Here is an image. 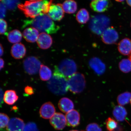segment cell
<instances>
[{
  "instance_id": "obj_41",
  "label": "cell",
  "mask_w": 131,
  "mask_h": 131,
  "mask_svg": "<svg viewBox=\"0 0 131 131\" xmlns=\"http://www.w3.org/2000/svg\"><path fill=\"white\" fill-rule=\"evenodd\" d=\"M129 59H130L131 61V54L130 55H129Z\"/></svg>"
},
{
  "instance_id": "obj_11",
  "label": "cell",
  "mask_w": 131,
  "mask_h": 131,
  "mask_svg": "<svg viewBox=\"0 0 131 131\" xmlns=\"http://www.w3.org/2000/svg\"><path fill=\"white\" fill-rule=\"evenodd\" d=\"M50 124L57 130H62L64 128L67 124L66 118L61 113H56L50 119Z\"/></svg>"
},
{
  "instance_id": "obj_18",
  "label": "cell",
  "mask_w": 131,
  "mask_h": 131,
  "mask_svg": "<svg viewBox=\"0 0 131 131\" xmlns=\"http://www.w3.org/2000/svg\"><path fill=\"white\" fill-rule=\"evenodd\" d=\"M23 35L27 42H34L37 41L39 34L38 31L36 29L30 27L25 29Z\"/></svg>"
},
{
  "instance_id": "obj_33",
  "label": "cell",
  "mask_w": 131,
  "mask_h": 131,
  "mask_svg": "<svg viewBox=\"0 0 131 131\" xmlns=\"http://www.w3.org/2000/svg\"><path fill=\"white\" fill-rule=\"evenodd\" d=\"M86 131H102L99 126L95 123L88 124L86 127Z\"/></svg>"
},
{
  "instance_id": "obj_44",
  "label": "cell",
  "mask_w": 131,
  "mask_h": 131,
  "mask_svg": "<svg viewBox=\"0 0 131 131\" xmlns=\"http://www.w3.org/2000/svg\"></svg>"
},
{
  "instance_id": "obj_6",
  "label": "cell",
  "mask_w": 131,
  "mask_h": 131,
  "mask_svg": "<svg viewBox=\"0 0 131 131\" xmlns=\"http://www.w3.org/2000/svg\"><path fill=\"white\" fill-rule=\"evenodd\" d=\"M77 67L75 62L70 59H66L56 66L55 71L68 78L76 73Z\"/></svg>"
},
{
  "instance_id": "obj_7",
  "label": "cell",
  "mask_w": 131,
  "mask_h": 131,
  "mask_svg": "<svg viewBox=\"0 0 131 131\" xmlns=\"http://www.w3.org/2000/svg\"><path fill=\"white\" fill-rule=\"evenodd\" d=\"M23 65L26 72L29 75H33L38 72L41 64L37 57L31 56L27 57L24 60Z\"/></svg>"
},
{
  "instance_id": "obj_22",
  "label": "cell",
  "mask_w": 131,
  "mask_h": 131,
  "mask_svg": "<svg viewBox=\"0 0 131 131\" xmlns=\"http://www.w3.org/2000/svg\"><path fill=\"white\" fill-rule=\"evenodd\" d=\"M18 99L17 94L14 90H9L6 91L4 94V101L9 105H12Z\"/></svg>"
},
{
  "instance_id": "obj_5",
  "label": "cell",
  "mask_w": 131,
  "mask_h": 131,
  "mask_svg": "<svg viewBox=\"0 0 131 131\" xmlns=\"http://www.w3.org/2000/svg\"><path fill=\"white\" fill-rule=\"evenodd\" d=\"M68 89L74 94L82 92L86 86L84 75L80 73H76L68 78Z\"/></svg>"
},
{
  "instance_id": "obj_32",
  "label": "cell",
  "mask_w": 131,
  "mask_h": 131,
  "mask_svg": "<svg viewBox=\"0 0 131 131\" xmlns=\"http://www.w3.org/2000/svg\"><path fill=\"white\" fill-rule=\"evenodd\" d=\"M23 131H39L36 124L32 122H29L26 124Z\"/></svg>"
},
{
  "instance_id": "obj_19",
  "label": "cell",
  "mask_w": 131,
  "mask_h": 131,
  "mask_svg": "<svg viewBox=\"0 0 131 131\" xmlns=\"http://www.w3.org/2000/svg\"><path fill=\"white\" fill-rule=\"evenodd\" d=\"M119 52L124 55H130L131 54V40L128 38L122 39L118 45Z\"/></svg>"
},
{
  "instance_id": "obj_9",
  "label": "cell",
  "mask_w": 131,
  "mask_h": 131,
  "mask_svg": "<svg viewBox=\"0 0 131 131\" xmlns=\"http://www.w3.org/2000/svg\"><path fill=\"white\" fill-rule=\"evenodd\" d=\"M48 15L53 20H61L64 15V12L62 7V4H52L50 6Z\"/></svg>"
},
{
  "instance_id": "obj_38",
  "label": "cell",
  "mask_w": 131,
  "mask_h": 131,
  "mask_svg": "<svg viewBox=\"0 0 131 131\" xmlns=\"http://www.w3.org/2000/svg\"><path fill=\"white\" fill-rule=\"evenodd\" d=\"M0 62H1V67H0V69L1 70L2 69L4 68V60L1 58V60H0Z\"/></svg>"
},
{
  "instance_id": "obj_12",
  "label": "cell",
  "mask_w": 131,
  "mask_h": 131,
  "mask_svg": "<svg viewBox=\"0 0 131 131\" xmlns=\"http://www.w3.org/2000/svg\"><path fill=\"white\" fill-rule=\"evenodd\" d=\"M55 108L50 102L45 103L41 106L40 114L41 117L45 119H50L55 113Z\"/></svg>"
},
{
  "instance_id": "obj_26",
  "label": "cell",
  "mask_w": 131,
  "mask_h": 131,
  "mask_svg": "<svg viewBox=\"0 0 131 131\" xmlns=\"http://www.w3.org/2000/svg\"><path fill=\"white\" fill-rule=\"evenodd\" d=\"M39 74L41 79L42 81H48L50 80L51 78V70L47 66L41 65L40 70H39Z\"/></svg>"
},
{
  "instance_id": "obj_29",
  "label": "cell",
  "mask_w": 131,
  "mask_h": 131,
  "mask_svg": "<svg viewBox=\"0 0 131 131\" xmlns=\"http://www.w3.org/2000/svg\"><path fill=\"white\" fill-rule=\"evenodd\" d=\"M106 129L108 131H114L117 127V122L110 117L106 119Z\"/></svg>"
},
{
  "instance_id": "obj_30",
  "label": "cell",
  "mask_w": 131,
  "mask_h": 131,
  "mask_svg": "<svg viewBox=\"0 0 131 131\" xmlns=\"http://www.w3.org/2000/svg\"><path fill=\"white\" fill-rule=\"evenodd\" d=\"M0 118H1V128H4L7 125L9 121V117L6 114L1 113L0 114Z\"/></svg>"
},
{
  "instance_id": "obj_42",
  "label": "cell",
  "mask_w": 131,
  "mask_h": 131,
  "mask_svg": "<svg viewBox=\"0 0 131 131\" xmlns=\"http://www.w3.org/2000/svg\"><path fill=\"white\" fill-rule=\"evenodd\" d=\"M70 131H78V130H70Z\"/></svg>"
},
{
  "instance_id": "obj_3",
  "label": "cell",
  "mask_w": 131,
  "mask_h": 131,
  "mask_svg": "<svg viewBox=\"0 0 131 131\" xmlns=\"http://www.w3.org/2000/svg\"><path fill=\"white\" fill-rule=\"evenodd\" d=\"M47 86L54 94L57 95H64L69 90L68 79L54 70L53 76L47 83Z\"/></svg>"
},
{
  "instance_id": "obj_36",
  "label": "cell",
  "mask_w": 131,
  "mask_h": 131,
  "mask_svg": "<svg viewBox=\"0 0 131 131\" xmlns=\"http://www.w3.org/2000/svg\"><path fill=\"white\" fill-rule=\"evenodd\" d=\"M24 92L28 95H32L34 94V91L32 87L27 86L24 89Z\"/></svg>"
},
{
  "instance_id": "obj_2",
  "label": "cell",
  "mask_w": 131,
  "mask_h": 131,
  "mask_svg": "<svg viewBox=\"0 0 131 131\" xmlns=\"http://www.w3.org/2000/svg\"><path fill=\"white\" fill-rule=\"evenodd\" d=\"M27 26L34 28L38 31L50 34L55 33L59 28L48 15L44 14L31 20H25L24 27Z\"/></svg>"
},
{
  "instance_id": "obj_25",
  "label": "cell",
  "mask_w": 131,
  "mask_h": 131,
  "mask_svg": "<svg viewBox=\"0 0 131 131\" xmlns=\"http://www.w3.org/2000/svg\"><path fill=\"white\" fill-rule=\"evenodd\" d=\"M22 35L19 30L15 29L9 32L7 34L8 40L11 43H17L22 40Z\"/></svg>"
},
{
  "instance_id": "obj_14",
  "label": "cell",
  "mask_w": 131,
  "mask_h": 131,
  "mask_svg": "<svg viewBox=\"0 0 131 131\" xmlns=\"http://www.w3.org/2000/svg\"><path fill=\"white\" fill-rule=\"evenodd\" d=\"M66 118L67 125L69 126L74 127L79 125L80 116L78 111L73 110L66 114Z\"/></svg>"
},
{
  "instance_id": "obj_21",
  "label": "cell",
  "mask_w": 131,
  "mask_h": 131,
  "mask_svg": "<svg viewBox=\"0 0 131 131\" xmlns=\"http://www.w3.org/2000/svg\"><path fill=\"white\" fill-rule=\"evenodd\" d=\"M114 117L119 122H122L124 120L127 115V112L125 108L122 106L118 105L114 108L113 111Z\"/></svg>"
},
{
  "instance_id": "obj_28",
  "label": "cell",
  "mask_w": 131,
  "mask_h": 131,
  "mask_svg": "<svg viewBox=\"0 0 131 131\" xmlns=\"http://www.w3.org/2000/svg\"><path fill=\"white\" fill-rule=\"evenodd\" d=\"M119 69L123 73H127L131 71V61L129 59H123L119 62Z\"/></svg>"
},
{
  "instance_id": "obj_27",
  "label": "cell",
  "mask_w": 131,
  "mask_h": 131,
  "mask_svg": "<svg viewBox=\"0 0 131 131\" xmlns=\"http://www.w3.org/2000/svg\"><path fill=\"white\" fill-rule=\"evenodd\" d=\"M131 98V93L126 92L122 93L118 96L117 102L119 105H125L130 102Z\"/></svg>"
},
{
  "instance_id": "obj_20",
  "label": "cell",
  "mask_w": 131,
  "mask_h": 131,
  "mask_svg": "<svg viewBox=\"0 0 131 131\" xmlns=\"http://www.w3.org/2000/svg\"><path fill=\"white\" fill-rule=\"evenodd\" d=\"M58 106L60 111L66 114L73 110L74 108L73 101L67 97L61 98L59 101Z\"/></svg>"
},
{
  "instance_id": "obj_35",
  "label": "cell",
  "mask_w": 131,
  "mask_h": 131,
  "mask_svg": "<svg viewBox=\"0 0 131 131\" xmlns=\"http://www.w3.org/2000/svg\"><path fill=\"white\" fill-rule=\"evenodd\" d=\"M6 7L5 5L1 2V18L3 19L5 15Z\"/></svg>"
},
{
  "instance_id": "obj_34",
  "label": "cell",
  "mask_w": 131,
  "mask_h": 131,
  "mask_svg": "<svg viewBox=\"0 0 131 131\" xmlns=\"http://www.w3.org/2000/svg\"><path fill=\"white\" fill-rule=\"evenodd\" d=\"M1 29H0V34H4L6 31L7 28V24L6 21L3 19H1Z\"/></svg>"
},
{
  "instance_id": "obj_43",
  "label": "cell",
  "mask_w": 131,
  "mask_h": 131,
  "mask_svg": "<svg viewBox=\"0 0 131 131\" xmlns=\"http://www.w3.org/2000/svg\"><path fill=\"white\" fill-rule=\"evenodd\" d=\"M130 104H131V99H130Z\"/></svg>"
},
{
  "instance_id": "obj_24",
  "label": "cell",
  "mask_w": 131,
  "mask_h": 131,
  "mask_svg": "<svg viewBox=\"0 0 131 131\" xmlns=\"http://www.w3.org/2000/svg\"><path fill=\"white\" fill-rule=\"evenodd\" d=\"M90 17L89 12L84 8L80 9L76 14V20L80 24L86 23L89 21Z\"/></svg>"
},
{
  "instance_id": "obj_13",
  "label": "cell",
  "mask_w": 131,
  "mask_h": 131,
  "mask_svg": "<svg viewBox=\"0 0 131 131\" xmlns=\"http://www.w3.org/2000/svg\"><path fill=\"white\" fill-rule=\"evenodd\" d=\"M89 63L90 67L98 75H102L105 71V64L97 57H94L91 58Z\"/></svg>"
},
{
  "instance_id": "obj_8",
  "label": "cell",
  "mask_w": 131,
  "mask_h": 131,
  "mask_svg": "<svg viewBox=\"0 0 131 131\" xmlns=\"http://www.w3.org/2000/svg\"><path fill=\"white\" fill-rule=\"evenodd\" d=\"M102 41L106 45L115 43L119 38L118 34L114 27H109L101 35Z\"/></svg>"
},
{
  "instance_id": "obj_15",
  "label": "cell",
  "mask_w": 131,
  "mask_h": 131,
  "mask_svg": "<svg viewBox=\"0 0 131 131\" xmlns=\"http://www.w3.org/2000/svg\"><path fill=\"white\" fill-rule=\"evenodd\" d=\"M25 124L22 119L19 118L15 117L10 120L7 127V131H23Z\"/></svg>"
},
{
  "instance_id": "obj_37",
  "label": "cell",
  "mask_w": 131,
  "mask_h": 131,
  "mask_svg": "<svg viewBox=\"0 0 131 131\" xmlns=\"http://www.w3.org/2000/svg\"><path fill=\"white\" fill-rule=\"evenodd\" d=\"M4 92L1 88V99H0V103H1V105L3 104V101H4Z\"/></svg>"
},
{
  "instance_id": "obj_23",
  "label": "cell",
  "mask_w": 131,
  "mask_h": 131,
  "mask_svg": "<svg viewBox=\"0 0 131 131\" xmlns=\"http://www.w3.org/2000/svg\"><path fill=\"white\" fill-rule=\"evenodd\" d=\"M62 5L64 11L67 14H74L77 10V4L75 1L72 0L65 1Z\"/></svg>"
},
{
  "instance_id": "obj_10",
  "label": "cell",
  "mask_w": 131,
  "mask_h": 131,
  "mask_svg": "<svg viewBox=\"0 0 131 131\" xmlns=\"http://www.w3.org/2000/svg\"><path fill=\"white\" fill-rule=\"evenodd\" d=\"M111 2L107 0H95L92 1L90 6L92 9L97 13L105 12L112 6Z\"/></svg>"
},
{
  "instance_id": "obj_40",
  "label": "cell",
  "mask_w": 131,
  "mask_h": 131,
  "mask_svg": "<svg viewBox=\"0 0 131 131\" xmlns=\"http://www.w3.org/2000/svg\"><path fill=\"white\" fill-rule=\"evenodd\" d=\"M126 1L127 4H128L129 6H131V1L128 0V1Z\"/></svg>"
},
{
  "instance_id": "obj_39",
  "label": "cell",
  "mask_w": 131,
  "mask_h": 131,
  "mask_svg": "<svg viewBox=\"0 0 131 131\" xmlns=\"http://www.w3.org/2000/svg\"><path fill=\"white\" fill-rule=\"evenodd\" d=\"M3 53H4V50H3V49L2 46L1 44V57L3 55Z\"/></svg>"
},
{
  "instance_id": "obj_16",
  "label": "cell",
  "mask_w": 131,
  "mask_h": 131,
  "mask_svg": "<svg viewBox=\"0 0 131 131\" xmlns=\"http://www.w3.org/2000/svg\"><path fill=\"white\" fill-rule=\"evenodd\" d=\"M53 40L52 37L48 34L41 32L39 34L37 40L38 46L42 49H47L51 46Z\"/></svg>"
},
{
  "instance_id": "obj_1",
  "label": "cell",
  "mask_w": 131,
  "mask_h": 131,
  "mask_svg": "<svg viewBox=\"0 0 131 131\" xmlns=\"http://www.w3.org/2000/svg\"><path fill=\"white\" fill-rule=\"evenodd\" d=\"M52 3V1H27L17 6L26 17L34 19L41 14H48Z\"/></svg>"
},
{
  "instance_id": "obj_17",
  "label": "cell",
  "mask_w": 131,
  "mask_h": 131,
  "mask_svg": "<svg viewBox=\"0 0 131 131\" xmlns=\"http://www.w3.org/2000/svg\"><path fill=\"white\" fill-rule=\"evenodd\" d=\"M25 47L21 43L14 44L11 48V55L15 59H19L23 58L26 53Z\"/></svg>"
},
{
  "instance_id": "obj_45",
  "label": "cell",
  "mask_w": 131,
  "mask_h": 131,
  "mask_svg": "<svg viewBox=\"0 0 131 131\" xmlns=\"http://www.w3.org/2000/svg\"></svg>"
},
{
  "instance_id": "obj_4",
  "label": "cell",
  "mask_w": 131,
  "mask_h": 131,
  "mask_svg": "<svg viewBox=\"0 0 131 131\" xmlns=\"http://www.w3.org/2000/svg\"><path fill=\"white\" fill-rule=\"evenodd\" d=\"M110 21L108 18L103 15L94 16L89 23V27L92 31L98 35H101L108 27Z\"/></svg>"
},
{
  "instance_id": "obj_31",
  "label": "cell",
  "mask_w": 131,
  "mask_h": 131,
  "mask_svg": "<svg viewBox=\"0 0 131 131\" xmlns=\"http://www.w3.org/2000/svg\"><path fill=\"white\" fill-rule=\"evenodd\" d=\"M5 6L6 7L9 9H15L18 4L19 1H1Z\"/></svg>"
}]
</instances>
